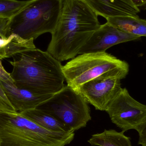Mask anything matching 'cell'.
Returning <instances> with one entry per match:
<instances>
[{
    "mask_svg": "<svg viewBox=\"0 0 146 146\" xmlns=\"http://www.w3.org/2000/svg\"><path fill=\"white\" fill-rule=\"evenodd\" d=\"M98 15L82 0H63L47 52L62 62L73 59L99 28Z\"/></svg>",
    "mask_w": 146,
    "mask_h": 146,
    "instance_id": "6da1fadb",
    "label": "cell"
},
{
    "mask_svg": "<svg viewBox=\"0 0 146 146\" xmlns=\"http://www.w3.org/2000/svg\"><path fill=\"white\" fill-rule=\"evenodd\" d=\"M10 73L17 87L38 94H54L65 86L61 62L47 51L36 48L14 56Z\"/></svg>",
    "mask_w": 146,
    "mask_h": 146,
    "instance_id": "7a4b0ae2",
    "label": "cell"
},
{
    "mask_svg": "<svg viewBox=\"0 0 146 146\" xmlns=\"http://www.w3.org/2000/svg\"><path fill=\"white\" fill-rule=\"evenodd\" d=\"M74 132L47 130L19 112L0 111V146H65Z\"/></svg>",
    "mask_w": 146,
    "mask_h": 146,
    "instance_id": "3957f363",
    "label": "cell"
},
{
    "mask_svg": "<svg viewBox=\"0 0 146 146\" xmlns=\"http://www.w3.org/2000/svg\"><path fill=\"white\" fill-rule=\"evenodd\" d=\"M129 65L106 52L80 54L62 66L67 85L77 89L82 84L101 77L124 79Z\"/></svg>",
    "mask_w": 146,
    "mask_h": 146,
    "instance_id": "277c9868",
    "label": "cell"
},
{
    "mask_svg": "<svg viewBox=\"0 0 146 146\" xmlns=\"http://www.w3.org/2000/svg\"><path fill=\"white\" fill-rule=\"evenodd\" d=\"M63 0H30L28 4L9 19L14 33L25 39L35 40L42 34L52 33L57 25Z\"/></svg>",
    "mask_w": 146,
    "mask_h": 146,
    "instance_id": "5b68a950",
    "label": "cell"
},
{
    "mask_svg": "<svg viewBox=\"0 0 146 146\" xmlns=\"http://www.w3.org/2000/svg\"><path fill=\"white\" fill-rule=\"evenodd\" d=\"M88 104L80 94L67 85L36 108L49 113L75 131L86 127L92 119Z\"/></svg>",
    "mask_w": 146,
    "mask_h": 146,
    "instance_id": "8992f818",
    "label": "cell"
},
{
    "mask_svg": "<svg viewBox=\"0 0 146 146\" xmlns=\"http://www.w3.org/2000/svg\"><path fill=\"white\" fill-rule=\"evenodd\" d=\"M106 111L111 122L124 132L138 131L146 121V105L134 99L126 88H122Z\"/></svg>",
    "mask_w": 146,
    "mask_h": 146,
    "instance_id": "52a82bcc",
    "label": "cell"
},
{
    "mask_svg": "<svg viewBox=\"0 0 146 146\" xmlns=\"http://www.w3.org/2000/svg\"><path fill=\"white\" fill-rule=\"evenodd\" d=\"M121 80L117 77H99L82 84L75 90L96 110L106 111L122 89Z\"/></svg>",
    "mask_w": 146,
    "mask_h": 146,
    "instance_id": "ba28073f",
    "label": "cell"
},
{
    "mask_svg": "<svg viewBox=\"0 0 146 146\" xmlns=\"http://www.w3.org/2000/svg\"><path fill=\"white\" fill-rule=\"evenodd\" d=\"M141 37L123 31L106 22L100 25L79 54L106 52L109 48L122 43L139 40Z\"/></svg>",
    "mask_w": 146,
    "mask_h": 146,
    "instance_id": "9c48e42d",
    "label": "cell"
},
{
    "mask_svg": "<svg viewBox=\"0 0 146 146\" xmlns=\"http://www.w3.org/2000/svg\"><path fill=\"white\" fill-rule=\"evenodd\" d=\"M6 96L17 112H21L38 107L53 94H37L0 80Z\"/></svg>",
    "mask_w": 146,
    "mask_h": 146,
    "instance_id": "30bf717a",
    "label": "cell"
},
{
    "mask_svg": "<svg viewBox=\"0 0 146 146\" xmlns=\"http://www.w3.org/2000/svg\"><path fill=\"white\" fill-rule=\"evenodd\" d=\"M97 15L105 18L136 15L140 12L132 0H82Z\"/></svg>",
    "mask_w": 146,
    "mask_h": 146,
    "instance_id": "8fae6325",
    "label": "cell"
},
{
    "mask_svg": "<svg viewBox=\"0 0 146 146\" xmlns=\"http://www.w3.org/2000/svg\"><path fill=\"white\" fill-rule=\"evenodd\" d=\"M19 113L47 130L57 132L74 131L54 116L38 108L32 109Z\"/></svg>",
    "mask_w": 146,
    "mask_h": 146,
    "instance_id": "7c38bea8",
    "label": "cell"
},
{
    "mask_svg": "<svg viewBox=\"0 0 146 146\" xmlns=\"http://www.w3.org/2000/svg\"><path fill=\"white\" fill-rule=\"evenodd\" d=\"M36 48L33 39H23L12 33L7 37L0 38V59L13 57L18 54Z\"/></svg>",
    "mask_w": 146,
    "mask_h": 146,
    "instance_id": "4fadbf2b",
    "label": "cell"
},
{
    "mask_svg": "<svg viewBox=\"0 0 146 146\" xmlns=\"http://www.w3.org/2000/svg\"><path fill=\"white\" fill-rule=\"evenodd\" d=\"M106 19L109 24L123 31L146 37V20L141 19L138 15L117 16Z\"/></svg>",
    "mask_w": 146,
    "mask_h": 146,
    "instance_id": "5bb4252c",
    "label": "cell"
},
{
    "mask_svg": "<svg viewBox=\"0 0 146 146\" xmlns=\"http://www.w3.org/2000/svg\"><path fill=\"white\" fill-rule=\"evenodd\" d=\"M124 133L105 129L102 133L93 135L88 142L93 146H132L131 139Z\"/></svg>",
    "mask_w": 146,
    "mask_h": 146,
    "instance_id": "9a60e30c",
    "label": "cell"
},
{
    "mask_svg": "<svg viewBox=\"0 0 146 146\" xmlns=\"http://www.w3.org/2000/svg\"><path fill=\"white\" fill-rule=\"evenodd\" d=\"M30 0H0V18L11 19L25 7Z\"/></svg>",
    "mask_w": 146,
    "mask_h": 146,
    "instance_id": "2e32d148",
    "label": "cell"
},
{
    "mask_svg": "<svg viewBox=\"0 0 146 146\" xmlns=\"http://www.w3.org/2000/svg\"><path fill=\"white\" fill-rule=\"evenodd\" d=\"M0 111H9V112H17L13 106L11 104L0 82Z\"/></svg>",
    "mask_w": 146,
    "mask_h": 146,
    "instance_id": "e0dca14e",
    "label": "cell"
},
{
    "mask_svg": "<svg viewBox=\"0 0 146 146\" xmlns=\"http://www.w3.org/2000/svg\"><path fill=\"white\" fill-rule=\"evenodd\" d=\"M0 80L5 82L8 84L14 85V82L10 76V73H9L4 69L2 64L1 60L0 59Z\"/></svg>",
    "mask_w": 146,
    "mask_h": 146,
    "instance_id": "ac0fdd59",
    "label": "cell"
},
{
    "mask_svg": "<svg viewBox=\"0 0 146 146\" xmlns=\"http://www.w3.org/2000/svg\"><path fill=\"white\" fill-rule=\"evenodd\" d=\"M137 132L139 136L138 145L141 146H146V121Z\"/></svg>",
    "mask_w": 146,
    "mask_h": 146,
    "instance_id": "d6986e66",
    "label": "cell"
},
{
    "mask_svg": "<svg viewBox=\"0 0 146 146\" xmlns=\"http://www.w3.org/2000/svg\"><path fill=\"white\" fill-rule=\"evenodd\" d=\"M134 4L137 7L146 9V0H132Z\"/></svg>",
    "mask_w": 146,
    "mask_h": 146,
    "instance_id": "ffe728a7",
    "label": "cell"
}]
</instances>
